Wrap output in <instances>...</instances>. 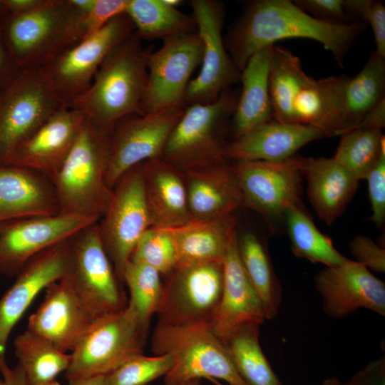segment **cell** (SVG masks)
I'll return each instance as SVG.
<instances>
[{"instance_id": "cell-57", "label": "cell", "mask_w": 385, "mask_h": 385, "mask_svg": "<svg viewBox=\"0 0 385 385\" xmlns=\"http://www.w3.org/2000/svg\"><path fill=\"white\" fill-rule=\"evenodd\" d=\"M2 11V7H1V0H0V12Z\"/></svg>"}, {"instance_id": "cell-52", "label": "cell", "mask_w": 385, "mask_h": 385, "mask_svg": "<svg viewBox=\"0 0 385 385\" xmlns=\"http://www.w3.org/2000/svg\"><path fill=\"white\" fill-rule=\"evenodd\" d=\"M321 385H344L336 376L326 379Z\"/></svg>"}, {"instance_id": "cell-29", "label": "cell", "mask_w": 385, "mask_h": 385, "mask_svg": "<svg viewBox=\"0 0 385 385\" xmlns=\"http://www.w3.org/2000/svg\"><path fill=\"white\" fill-rule=\"evenodd\" d=\"M309 201L317 217L332 225L354 197L359 180L333 158H305Z\"/></svg>"}, {"instance_id": "cell-24", "label": "cell", "mask_w": 385, "mask_h": 385, "mask_svg": "<svg viewBox=\"0 0 385 385\" xmlns=\"http://www.w3.org/2000/svg\"><path fill=\"white\" fill-rule=\"evenodd\" d=\"M342 125V134L355 128L364 116L385 99V58L375 51L354 76L322 78Z\"/></svg>"}, {"instance_id": "cell-4", "label": "cell", "mask_w": 385, "mask_h": 385, "mask_svg": "<svg viewBox=\"0 0 385 385\" xmlns=\"http://www.w3.org/2000/svg\"><path fill=\"white\" fill-rule=\"evenodd\" d=\"M109 155L110 135L86 118L68 155L51 179L59 214L103 217L113 196L106 182Z\"/></svg>"}, {"instance_id": "cell-39", "label": "cell", "mask_w": 385, "mask_h": 385, "mask_svg": "<svg viewBox=\"0 0 385 385\" xmlns=\"http://www.w3.org/2000/svg\"><path fill=\"white\" fill-rule=\"evenodd\" d=\"M130 261L148 265L161 275H167L177 265V255L168 233L150 227L138 240Z\"/></svg>"}, {"instance_id": "cell-51", "label": "cell", "mask_w": 385, "mask_h": 385, "mask_svg": "<svg viewBox=\"0 0 385 385\" xmlns=\"http://www.w3.org/2000/svg\"><path fill=\"white\" fill-rule=\"evenodd\" d=\"M69 385H106L105 376L82 378L68 381Z\"/></svg>"}, {"instance_id": "cell-35", "label": "cell", "mask_w": 385, "mask_h": 385, "mask_svg": "<svg viewBox=\"0 0 385 385\" xmlns=\"http://www.w3.org/2000/svg\"><path fill=\"white\" fill-rule=\"evenodd\" d=\"M284 218L291 250L296 257L326 267L343 265L350 260L334 247L329 237L317 229L301 203L291 206Z\"/></svg>"}, {"instance_id": "cell-3", "label": "cell", "mask_w": 385, "mask_h": 385, "mask_svg": "<svg viewBox=\"0 0 385 385\" xmlns=\"http://www.w3.org/2000/svg\"><path fill=\"white\" fill-rule=\"evenodd\" d=\"M87 14L72 0H44L27 13L8 14L1 31L21 70L41 68L83 39Z\"/></svg>"}, {"instance_id": "cell-19", "label": "cell", "mask_w": 385, "mask_h": 385, "mask_svg": "<svg viewBox=\"0 0 385 385\" xmlns=\"http://www.w3.org/2000/svg\"><path fill=\"white\" fill-rule=\"evenodd\" d=\"M72 237L29 260L0 298V355H4L13 328L37 295L51 283L68 275L71 263Z\"/></svg>"}, {"instance_id": "cell-58", "label": "cell", "mask_w": 385, "mask_h": 385, "mask_svg": "<svg viewBox=\"0 0 385 385\" xmlns=\"http://www.w3.org/2000/svg\"><path fill=\"white\" fill-rule=\"evenodd\" d=\"M2 356H4V355H0V359H1V357Z\"/></svg>"}, {"instance_id": "cell-46", "label": "cell", "mask_w": 385, "mask_h": 385, "mask_svg": "<svg viewBox=\"0 0 385 385\" xmlns=\"http://www.w3.org/2000/svg\"><path fill=\"white\" fill-rule=\"evenodd\" d=\"M344 385H385V358L369 363Z\"/></svg>"}, {"instance_id": "cell-45", "label": "cell", "mask_w": 385, "mask_h": 385, "mask_svg": "<svg viewBox=\"0 0 385 385\" xmlns=\"http://www.w3.org/2000/svg\"><path fill=\"white\" fill-rule=\"evenodd\" d=\"M349 247L354 261L374 272H385V250L372 239L364 235H356L350 240Z\"/></svg>"}, {"instance_id": "cell-25", "label": "cell", "mask_w": 385, "mask_h": 385, "mask_svg": "<svg viewBox=\"0 0 385 385\" xmlns=\"http://www.w3.org/2000/svg\"><path fill=\"white\" fill-rule=\"evenodd\" d=\"M324 137L314 127L272 119L225 143L223 155L230 163L280 161L295 155L304 145Z\"/></svg>"}, {"instance_id": "cell-31", "label": "cell", "mask_w": 385, "mask_h": 385, "mask_svg": "<svg viewBox=\"0 0 385 385\" xmlns=\"http://www.w3.org/2000/svg\"><path fill=\"white\" fill-rule=\"evenodd\" d=\"M274 45L257 51L240 71L242 88L232 116L234 138L273 119L269 76Z\"/></svg>"}, {"instance_id": "cell-27", "label": "cell", "mask_w": 385, "mask_h": 385, "mask_svg": "<svg viewBox=\"0 0 385 385\" xmlns=\"http://www.w3.org/2000/svg\"><path fill=\"white\" fill-rule=\"evenodd\" d=\"M192 218L233 215L242 198L232 163L228 160L183 172Z\"/></svg>"}, {"instance_id": "cell-15", "label": "cell", "mask_w": 385, "mask_h": 385, "mask_svg": "<svg viewBox=\"0 0 385 385\" xmlns=\"http://www.w3.org/2000/svg\"><path fill=\"white\" fill-rule=\"evenodd\" d=\"M203 45L197 32L163 41L148 56V78L141 103L143 114L185 106L190 77L201 65Z\"/></svg>"}, {"instance_id": "cell-38", "label": "cell", "mask_w": 385, "mask_h": 385, "mask_svg": "<svg viewBox=\"0 0 385 385\" xmlns=\"http://www.w3.org/2000/svg\"><path fill=\"white\" fill-rule=\"evenodd\" d=\"M123 282L130 293L127 306L143 323L149 325L162 299L163 284L160 273L148 265L130 261L123 271Z\"/></svg>"}, {"instance_id": "cell-49", "label": "cell", "mask_w": 385, "mask_h": 385, "mask_svg": "<svg viewBox=\"0 0 385 385\" xmlns=\"http://www.w3.org/2000/svg\"><path fill=\"white\" fill-rule=\"evenodd\" d=\"M43 1L44 0H1L2 11L9 15L27 13L39 6Z\"/></svg>"}, {"instance_id": "cell-14", "label": "cell", "mask_w": 385, "mask_h": 385, "mask_svg": "<svg viewBox=\"0 0 385 385\" xmlns=\"http://www.w3.org/2000/svg\"><path fill=\"white\" fill-rule=\"evenodd\" d=\"M197 32L203 45L199 74L188 83L185 106L208 103L240 81V71L228 54L222 36L225 9L216 0H192Z\"/></svg>"}, {"instance_id": "cell-8", "label": "cell", "mask_w": 385, "mask_h": 385, "mask_svg": "<svg viewBox=\"0 0 385 385\" xmlns=\"http://www.w3.org/2000/svg\"><path fill=\"white\" fill-rule=\"evenodd\" d=\"M238 96L237 91L230 88L212 102L185 106L161 158L182 172L227 160L222 133Z\"/></svg>"}, {"instance_id": "cell-12", "label": "cell", "mask_w": 385, "mask_h": 385, "mask_svg": "<svg viewBox=\"0 0 385 385\" xmlns=\"http://www.w3.org/2000/svg\"><path fill=\"white\" fill-rule=\"evenodd\" d=\"M305 158L294 155L280 161L232 163L242 198V207L265 217H284L301 203Z\"/></svg>"}, {"instance_id": "cell-2", "label": "cell", "mask_w": 385, "mask_h": 385, "mask_svg": "<svg viewBox=\"0 0 385 385\" xmlns=\"http://www.w3.org/2000/svg\"><path fill=\"white\" fill-rule=\"evenodd\" d=\"M135 31L105 58L87 91L70 106L81 111L100 130L111 135L122 119L143 115L141 103L148 78V56Z\"/></svg>"}, {"instance_id": "cell-28", "label": "cell", "mask_w": 385, "mask_h": 385, "mask_svg": "<svg viewBox=\"0 0 385 385\" xmlns=\"http://www.w3.org/2000/svg\"><path fill=\"white\" fill-rule=\"evenodd\" d=\"M141 171L151 227L171 228L192 219L182 171L162 158L144 161Z\"/></svg>"}, {"instance_id": "cell-50", "label": "cell", "mask_w": 385, "mask_h": 385, "mask_svg": "<svg viewBox=\"0 0 385 385\" xmlns=\"http://www.w3.org/2000/svg\"><path fill=\"white\" fill-rule=\"evenodd\" d=\"M384 125L385 99L369 111L355 128H374L383 129Z\"/></svg>"}, {"instance_id": "cell-7", "label": "cell", "mask_w": 385, "mask_h": 385, "mask_svg": "<svg viewBox=\"0 0 385 385\" xmlns=\"http://www.w3.org/2000/svg\"><path fill=\"white\" fill-rule=\"evenodd\" d=\"M128 306L97 318L70 353L68 381L106 376L143 354L148 330Z\"/></svg>"}, {"instance_id": "cell-30", "label": "cell", "mask_w": 385, "mask_h": 385, "mask_svg": "<svg viewBox=\"0 0 385 385\" xmlns=\"http://www.w3.org/2000/svg\"><path fill=\"white\" fill-rule=\"evenodd\" d=\"M175 247L177 265L222 262L230 243L237 235L232 215L220 218H192L183 225L164 229Z\"/></svg>"}, {"instance_id": "cell-47", "label": "cell", "mask_w": 385, "mask_h": 385, "mask_svg": "<svg viewBox=\"0 0 385 385\" xmlns=\"http://www.w3.org/2000/svg\"><path fill=\"white\" fill-rule=\"evenodd\" d=\"M21 71L14 62L0 29V93L14 81Z\"/></svg>"}, {"instance_id": "cell-20", "label": "cell", "mask_w": 385, "mask_h": 385, "mask_svg": "<svg viewBox=\"0 0 385 385\" xmlns=\"http://www.w3.org/2000/svg\"><path fill=\"white\" fill-rule=\"evenodd\" d=\"M314 282L323 299V311L329 317L344 318L360 308L385 315L384 282L354 260L324 267Z\"/></svg>"}, {"instance_id": "cell-32", "label": "cell", "mask_w": 385, "mask_h": 385, "mask_svg": "<svg viewBox=\"0 0 385 385\" xmlns=\"http://www.w3.org/2000/svg\"><path fill=\"white\" fill-rule=\"evenodd\" d=\"M14 347L27 385H46L65 372L71 362V354L27 329L15 338Z\"/></svg>"}, {"instance_id": "cell-16", "label": "cell", "mask_w": 385, "mask_h": 385, "mask_svg": "<svg viewBox=\"0 0 385 385\" xmlns=\"http://www.w3.org/2000/svg\"><path fill=\"white\" fill-rule=\"evenodd\" d=\"M185 106L133 115L119 121L110 135L106 182L113 189L128 170L145 160L161 158L168 138Z\"/></svg>"}, {"instance_id": "cell-43", "label": "cell", "mask_w": 385, "mask_h": 385, "mask_svg": "<svg viewBox=\"0 0 385 385\" xmlns=\"http://www.w3.org/2000/svg\"><path fill=\"white\" fill-rule=\"evenodd\" d=\"M127 4L128 0H95L83 20V39L98 32L113 18L125 13Z\"/></svg>"}, {"instance_id": "cell-21", "label": "cell", "mask_w": 385, "mask_h": 385, "mask_svg": "<svg viewBox=\"0 0 385 385\" xmlns=\"http://www.w3.org/2000/svg\"><path fill=\"white\" fill-rule=\"evenodd\" d=\"M96 319L66 276L45 289L44 299L29 316L26 329L68 353Z\"/></svg>"}, {"instance_id": "cell-41", "label": "cell", "mask_w": 385, "mask_h": 385, "mask_svg": "<svg viewBox=\"0 0 385 385\" xmlns=\"http://www.w3.org/2000/svg\"><path fill=\"white\" fill-rule=\"evenodd\" d=\"M344 4L351 14L358 16L369 24L372 29L375 52L385 58V7L378 1L344 0Z\"/></svg>"}, {"instance_id": "cell-55", "label": "cell", "mask_w": 385, "mask_h": 385, "mask_svg": "<svg viewBox=\"0 0 385 385\" xmlns=\"http://www.w3.org/2000/svg\"><path fill=\"white\" fill-rule=\"evenodd\" d=\"M212 382H213L215 384V385H225L221 382H220L218 380H216V379H210Z\"/></svg>"}, {"instance_id": "cell-40", "label": "cell", "mask_w": 385, "mask_h": 385, "mask_svg": "<svg viewBox=\"0 0 385 385\" xmlns=\"http://www.w3.org/2000/svg\"><path fill=\"white\" fill-rule=\"evenodd\" d=\"M168 354L145 356L143 354L130 359L105 376L106 385H147L165 376L170 369Z\"/></svg>"}, {"instance_id": "cell-23", "label": "cell", "mask_w": 385, "mask_h": 385, "mask_svg": "<svg viewBox=\"0 0 385 385\" xmlns=\"http://www.w3.org/2000/svg\"><path fill=\"white\" fill-rule=\"evenodd\" d=\"M238 233L231 240L222 261L221 299L211 321V327L221 340L248 324L260 325L266 319L260 298L242 264Z\"/></svg>"}, {"instance_id": "cell-9", "label": "cell", "mask_w": 385, "mask_h": 385, "mask_svg": "<svg viewBox=\"0 0 385 385\" xmlns=\"http://www.w3.org/2000/svg\"><path fill=\"white\" fill-rule=\"evenodd\" d=\"M63 107L41 68L22 70L0 93V165Z\"/></svg>"}, {"instance_id": "cell-26", "label": "cell", "mask_w": 385, "mask_h": 385, "mask_svg": "<svg viewBox=\"0 0 385 385\" xmlns=\"http://www.w3.org/2000/svg\"><path fill=\"white\" fill-rule=\"evenodd\" d=\"M59 214L51 180L24 167L0 165V222Z\"/></svg>"}, {"instance_id": "cell-36", "label": "cell", "mask_w": 385, "mask_h": 385, "mask_svg": "<svg viewBox=\"0 0 385 385\" xmlns=\"http://www.w3.org/2000/svg\"><path fill=\"white\" fill-rule=\"evenodd\" d=\"M259 326H243L222 342L238 374L247 385H283L260 347Z\"/></svg>"}, {"instance_id": "cell-42", "label": "cell", "mask_w": 385, "mask_h": 385, "mask_svg": "<svg viewBox=\"0 0 385 385\" xmlns=\"http://www.w3.org/2000/svg\"><path fill=\"white\" fill-rule=\"evenodd\" d=\"M299 8L312 17L334 24H349L352 16L344 4V0H294Z\"/></svg>"}, {"instance_id": "cell-5", "label": "cell", "mask_w": 385, "mask_h": 385, "mask_svg": "<svg viewBox=\"0 0 385 385\" xmlns=\"http://www.w3.org/2000/svg\"><path fill=\"white\" fill-rule=\"evenodd\" d=\"M151 349L155 355L171 357L170 369L164 376L165 385H181L201 378L222 380L227 385H247L207 321L159 320Z\"/></svg>"}, {"instance_id": "cell-34", "label": "cell", "mask_w": 385, "mask_h": 385, "mask_svg": "<svg viewBox=\"0 0 385 385\" xmlns=\"http://www.w3.org/2000/svg\"><path fill=\"white\" fill-rule=\"evenodd\" d=\"M237 245L242 264L260 298L265 319H272L278 314L282 295L268 251L251 232L238 235Z\"/></svg>"}, {"instance_id": "cell-1", "label": "cell", "mask_w": 385, "mask_h": 385, "mask_svg": "<svg viewBox=\"0 0 385 385\" xmlns=\"http://www.w3.org/2000/svg\"><path fill=\"white\" fill-rule=\"evenodd\" d=\"M366 28L363 21L349 24L319 21L290 0H254L245 4L230 25L224 43L240 71L261 48L279 40L298 38L321 43L344 68L346 55Z\"/></svg>"}, {"instance_id": "cell-54", "label": "cell", "mask_w": 385, "mask_h": 385, "mask_svg": "<svg viewBox=\"0 0 385 385\" xmlns=\"http://www.w3.org/2000/svg\"><path fill=\"white\" fill-rule=\"evenodd\" d=\"M181 385H202V384L201 383L200 379H193L182 384Z\"/></svg>"}, {"instance_id": "cell-56", "label": "cell", "mask_w": 385, "mask_h": 385, "mask_svg": "<svg viewBox=\"0 0 385 385\" xmlns=\"http://www.w3.org/2000/svg\"><path fill=\"white\" fill-rule=\"evenodd\" d=\"M46 385H61V384H59L57 381L54 380V381L47 384Z\"/></svg>"}, {"instance_id": "cell-48", "label": "cell", "mask_w": 385, "mask_h": 385, "mask_svg": "<svg viewBox=\"0 0 385 385\" xmlns=\"http://www.w3.org/2000/svg\"><path fill=\"white\" fill-rule=\"evenodd\" d=\"M0 385H27L26 381L21 368L16 364L11 368L8 366L5 356L0 359Z\"/></svg>"}, {"instance_id": "cell-11", "label": "cell", "mask_w": 385, "mask_h": 385, "mask_svg": "<svg viewBox=\"0 0 385 385\" xmlns=\"http://www.w3.org/2000/svg\"><path fill=\"white\" fill-rule=\"evenodd\" d=\"M105 250L119 281L141 236L151 227L141 163L125 173L113 188L111 202L98 222Z\"/></svg>"}, {"instance_id": "cell-10", "label": "cell", "mask_w": 385, "mask_h": 385, "mask_svg": "<svg viewBox=\"0 0 385 385\" xmlns=\"http://www.w3.org/2000/svg\"><path fill=\"white\" fill-rule=\"evenodd\" d=\"M135 31L123 13L41 68L64 106L70 107L87 91L107 56Z\"/></svg>"}, {"instance_id": "cell-44", "label": "cell", "mask_w": 385, "mask_h": 385, "mask_svg": "<svg viewBox=\"0 0 385 385\" xmlns=\"http://www.w3.org/2000/svg\"><path fill=\"white\" fill-rule=\"evenodd\" d=\"M371 203V220L381 227L385 219V153L366 178Z\"/></svg>"}, {"instance_id": "cell-33", "label": "cell", "mask_w": 385, "mask_h": 385, "mask_svg": "<svg viewBox=\"0 0 385 385\" xmlns=\"http://www.w3.org/2000/svg\"><path fill=\"white\" fill-rule=\"evenodd\" d=\"M141 39H162L197 32L192 15L166 4L163 0H128L125 12Z\"/></svg>"}, {"instance_id": "cell-17", "label": "cell", "mask_w": 385, "mask_h": 385, "mask_svg": "<svg viewBox=\"0 0 385 385\" xmlns=\"http://www.w3.org/2000/svg\"><path fill=\"white\" fill-rule=\"evenodd\" d=\"M165 276L159 320L211 323L222 295V262L176 266Z\"/></svg>"}, {"instance_id": "cell-13", "label": "cell", "mask_w": 385, "mask_h": 385, "mask_svg": "<svg viewBox=\"0 0 385 385\" xmlns=\"http://www.w3.org/2000/svg\"><path fill=\"white\" fill-rule=\"evenodd\" d=\"M98 222L72 237L71 263L67 275L75 291L97 318L127 306L103 247Z\"/></svg>"}, {"instance_id": "cell-6", "label": "cell", "mask_w": 385, "mask_h": 385, "mask_svg": "<svg viewBox=\"0 0 385 385\" xmlns=\"http://www.w3.org/2000/svg\"><path fill=\"white\" fill-rule=\"evenodd\" d=\"M269 83L273 119L310 125L327 137L341 135V123L322 78L307 75L298 56L285 47H272Z\"/></svg>"}, {"instance_id": "cell-22", "label": "cell", "mask_w": 385, "mask_h": 385, "mask_svg": "<svg viewBox=\"0 0 385 385\" xmlns=\"http://www.w3.org/2000/svg\"><path fill=\"white\" fill-rule=\"evenodd\" d=\"M85 120L81 111L63 107L16 147L2 165L29 168L51 179L68 155Z\"/></svg>"}, {"instance_id": "cell-53", "label": "cell", "mask_w": 385, "mask_h": 385, "mask_svg": "<svg viewBox=\"0 0 385 385\" xmlns=\"http://www.w3.org/2000/svg\"><path fill=\"white\" fill-rule=\"evenodd\" d=\"M163 1L171 6L176 7L178 5L181 4V1L180 0H163Z\"/></svg>"}, {"instance_id": "cell-18", "label": "cell", "mask_w": 385, "mask_h": 385, "mask_svg": "<svg viewBox=\"0 0 385 385\" xmlns=\"http://www.w3.org/2000/svg\"><path fill=\"white\" fill-rule=\"evenodd\" d=\"M98 220L90 216L58 214L0 222V273L15 277L33 257Z\"/></svg>"}, {"instance_id": "cell-37", "label": "cell", "mask_w": 385, "mask_h": 385, "mask_svg": "<svg viewBox=\"0 0 385 385\" xmlns=\"http://www.w3.org/2000/svg\"><path fill=\"white\" fill-rule=\"evenodd\" d=\"M384 153L382 129L355 128L341 135L332 158L360 181L366 180Z\"/></svg>"}]
</instances>
